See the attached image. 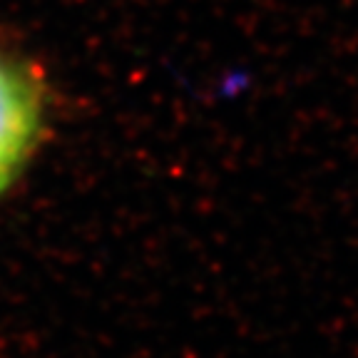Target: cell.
<instances>
[{"mask_svg":"<svg viewBox=\"0 0 358 358\" xmlns=\"http://www.w3.org/2000/svg\"><path fill=\"white\" fill-rule=\"evenodd\" d=\"M43 124L45 95L40 80L25 62L0 50V196L33 159Z\"/></svg>","mask_w":358,"mask_h":358,"instance_id":"obj_1","label":"cell"}]
</instances>
